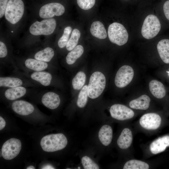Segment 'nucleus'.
Wrapping results in <instances>:
<instances>
[{"mask_svg": "<svg viewBox=\"0 0 169 169\" xmlns=\"http://www.w3.org/2000/svg\"><path fill=\"white\" fill-rule=\"evenodd\" d=\"M24 8L22 0H9L4 14L6 20L12 24L17 23L23 15Z\"/></svg>", "mask_w": 169, "mask_h": 169, "instance_id": "obj_3", "label": "nucleus"}, {"mask_svg": "<svg viewBox=\"0 0 169 169\" xmlns=\"http://www.w3.org/2000/svg\"><path fill=\"white\" fill-rule=\"evenodd\" d=\"M110 112L112 118L120 120L130 119L134 115V113L132 110L125 105L120 104H115L111 106Z\"/></svg>", "mask_w": 169, "mask_h": 169, "instance_id": "obj_10", "label": "nucleus"}, {"mask_svg": "<svg viewBox=\"0 0 169 169\" xmlns=\"http://www.w3.org/2000/svg\"><path fill=\"white\" fill-rule=\"evenodd\" d=\"M160 57L166 64H169V39H162L159 41L157 46Z\"/></svg>", "mask_w": 169, "mask_h": 169, "instance_id": "obj_19", "label": "nucleus"}, {"mask_svg": "<svg viewBox=\"0 0 169 169\" xmlns=\"http://www.w3.org/2000/svg\"><path fill=\"white\" fill-rule=\"evenodd\" d=\"M67 142V139L63 134H51L46 135L42 138L40 145L44 151L53 152L64 148Z\"/></svg>", "mask_w": 169, "mask_h": 169, "instance_id": "obj_1", "label": "nucleus"}, {"mask_svg": "<svg viewBox=\"0 0 169 169\" xmlns=\"http://www.w3.org/2000/svg\"><path fill=\"white\" fill-rule=\"evenodd\" d=\"M65 12V8L61 4L57 3H52L42 6L39 11L40 18L44 19L52 18L54 16H60Z\"/></svg>", "mask_w": 169, "mask_h": 169, "instance_id": "obj_9", "label": "nucleus"}, {"mask_svg": "<svg viewBox=\"0 0 169 169\" xmlns=\"http://www.w3.org/2000/svg\"><path fill=\"white\" fill-rule=\"evenodd\" d=\"M79 6L82 9L87 10L94 5L95 0H77Z\"/></svg>", "mask_w": 169, "mask_h": 169, "instance_id": "obj_33", "label": "nucleus"}, {"mask_svg": "<svg viewBox=\"0 0 169 169\" xmlns=\"http://www.w3.org/2000/svg\"><path fill=\"white\" fill-rule=\"evenodd\" d=\"M84 51L82 46H76L68 54L66 58L67 63L69 65L74 64L76 60L82 55Z\"/></svg>", "mask_w": 169, "mask_h": 169, "instance_id": "obj_25", "label": "nucleus"}, {"mask_svg": "<svg viewBox=\"0 0 169 169\" xmlns=\"http://www.w3.org/2000/svg\"><path fill=\"white\" fill-rule=\"evenodd\" d=\"M108 34L110 41L119 46L125 44L128 40V34L126 29L123 25L117 22L109 25Z\"/></svg>", "mask_w": 169, "mask_h": 169, "instance_id": "obj_4", "label": "nucleus"}, {"mask_svg": "<svg viewBox=\"0 0 169 169\" xmlns=\"http://www.w3.org/2000/svg\"><path fill=\"white\" fill-rule=\"evenodd\" d=\"M72 30V28L70 26H68L65 28L62 36L58 41V44L59 48H63L66 46Z\"/></svg>", "mask_w": 169, "mask_h": 169, "instance_id": "obj_31", "label": "nucleus"}, {"mask_svg": "<svg viewBox=\"0 0 169 169\" xmlns=\"http://www.w3.org/2000/svg\"><path fill=\"white\" fill-rule=\"evenodd\" d=\"M27 169H35L34 167L33 166H30L27 167Z\"/></svg>", "mask_w": 169, "mask_h": 169, "instance_id": "obj_39", "label": "nucleus"}, {"mask_svg": "<svg viewBox=\"0 0 169 169\" xmlns=\"http://www.w3.org/2000/svg\"><path fill=\"white\" fill-rule=\"evenodd\" d=\"M149 88L152 94L157 98L161 99L166 95V90L164 85L157 80H151L149 82Z\"/></svg>", "mask_w": 169, "mask_h": 169, "instance_id": "obj_16", "label": "nucleus"}, {"mask_svg": "<svg viewBox=\"0 0 169 169\" xmlns=\"http://www.w3.org/2000/svg\"><path fill=\"white\" fill-rule=\"evenodd\" d=\"M161 28L158 18L154 15H149L144 21L141 29L142 35L146 39H151L158 33Z\"/></svg>", "mask_w": 169, "mask_h": 169, "instance_id": "obj_5", "label": "nucleus"}, {"mask_svg": "<svg viewBox=\"0 0 169 169\" xmlns=\"http://www.w3.org/2000/svg\"><path fill=\"white\" fill-rule=\"evenodd\" d=\"M42 169H54L55 168L52 166L49 165H47L43 166Z\"/></svg>", "mask_w": 169, "mask_h": 169, "instance_id": "obj_38", "label": "nucleus"}, {"mask_svg": "<svg viewBox=\"0 0 169 169\" xmlns=\"http://www.w3.org/2000/svg\"><path fill=\"white\" fill-rule=\"evenodd\" d=\"M56 26V21L54 19L47 18L33 23L30 26L29 31L33 35H48L54 32Z\"/></svg>", "mask_w": 169, "mask_h": 169, "instance_id": "obj_6", "label": "nucleus"}, {"mask_svg": "<svg viewBox=\"0 0 169 169\" xmlns=\"http://www.w3.org/2000/svg\"><path fill=\"white\" fill-rule=\"evenodd\" d=\"M133 140L132 132L128 128H124L121 132L117 140V144L119 148L125 149L131 145Z\"/></svg>", "mask_w": 169, "mask_h": 169, "instance_id": "obj_15", "label": "nucleus"}, {"mask_svg": "<svg viewBox=\"0 0 169 169\" xmlns=\"http://www.w3.org/2000/svg\"><path fill=\"white\" fill-rule=\"evenodd\" d=\"M30 77L32 79L45 86L50 84L52 78L50 73L43 71H35L31 74Z\"/></svg>", "mask_w": 169, "mask_h": 169, "instance_id": "obj_20", "label": "nucleus"}, {"mask_svg": "<svg viewBox=\"0 0 169 169\" xmlns=\"http://www.w3.org/2000/svg\"><path fill=\"white\" fill-rule=\"evenodd\" d=\"M6 125V122L4 119L0 116V130L3 129Z\"/></svg>", "mask_w": 169, "mask_h": 169, "instance_id": "obj_37", "label": "nucleus"}, {"mask_svg": "<svg viewBox=\"0 0 169 169\" xmlns=\"http://www.w3.org/2000/svg\"><path fill=\"white\" fill-rule=\"evenodd\" d=\"M13 110L16 113L22 115H27L32 113L34 110L33 105L26 101L16 100L12 105Z\"/></svg>", "mask_w": 169, "mask_h": 169, "instance_id": "obj_12", "label": "nucleus"}, {"mask_svg": "<svg viewBox=\"0 0 169 169\" xmlns=\"http://www.w3.org/2000/svg\"><path fill=\"white\" fill-rule=\"evenodd\" d=\"M161 122L160 116L155 113L146 114L140 118L139 123L144 128L148 130H155L158 128Z\"/></svg>", "mask_w": 169, "mask_h": 169, "instance_id": "obj_11", "label": "nucleus"}, {"mask_svg": "<svg viewBox=\"0 0 169 169\" xmlns=\"http://www.w3.org/2000/svg\"><path fill=\"white\" fill-rule=\"evenodd\" d=\"M24 64L26 68L35 71H43L48 67V64L46 62L32 58L26 59Z\"/></svg>", "mask_w": 169, "mask_h": 169, "instance_id": "obj_23", "label": "nucleus"}, {"mask_svg": "<svg viewBox=\"0 0 169 169\" xmlns=\"http://www.w3.org/2000/svg\"><path fill=\"white\" fill-rule=\"evenodd\" d=\"M21 149L20 141L15 138H11L3 144L2 148V154L6 160H12L19 154Z\"/></svg>", "mask_w": 169, "mask_h": 169, "instance_id": "obj_7", "label": "nucleus"}, {"mask_svg": "<svg viewBox=\"0 0 169 169\" xmlns=\"http://www.w3.org/2000/svg\"><path fill=\"white\" fill-rule=\"evenodd\" d=\"M23 82L21 79L14 77H0V86L11 88L21 86Z\"/></svg>", "mask_w": 169, "mask_h": 169, "instance_id": "obj_26", "label": "nucleus"}, {"mask_svg": "<svg viewBox=\"0 0 169 169\" xmlns=\"http://www.w3.org/2000/svg\"><path fill=\"white\" fill-rule=\"evenodd\" d=\"M169 146V136H165L159 137L153 141L150 146L151 153L156 154L164 151L167 147Z\"/></svg>", "mask_w": 169, "mask_h": 169, "instance_id": "obj_14", "label": "nucleus"}, {"mask_svg": "<svg viewBox=\"0 0 169 169\" xmlns=\"http://www.w3.org/2000/svg\"><path fill=\"white\" fill-rule=\"evenodd\" d=\"M90 30L91 34L98 38L104 39L107 36L106 31L104 26L100 21L93 22L91 25Z\"/></svg>", "mask_w": 169, "mask_h": 169, "instance_id": "obj_22", "label": "nucleus"}, {"mask_svg": "<svg viewBox=\"0 0 169 169\" xmlns=\"http://www.w3.org/2000/svg\"><path fill=\"white\" fill-rule=\"evenodd\" d=\"M149 165L143 161L131 160L127 161L124 165V169H148Z\"/></svg>", "mask_w": 169, "mask_h": 169, "instance_id": "obj_27", "label": "nucleus"}, {"mask_svg": "<svg viewBox=\"0 0 169 169\" xmlns=\"http://www.w3.org/2000/svg\"><path fill=\"white\" fill-rule=\"evenodd\" d=\"M86 80V75L82 71L78 72L72 80V85L75 90H79L83 86Z\"/></svg>", "mask_w": 169, "mask_h": 169, "instance_id": "obj_29", "label": "nucleus"}, {"mask_svg": "<svg viewBox=\"0 0 169 169\" xmlns=\"http://www.w3.org/2000/svg\"><path fill=\"white\" fill-rule=\"evenodd\" d=\"M88 85H85L80 91L78 96L77 104L80 108L84 107L86 105L88 100Z\"/></svg>", "mask_w": 169, "mask_h": 169, "instance_id": "obj_30", "label": "nucleus"}, {"mask_svg": "<svg viewBox=\"0 0 169 169\" xmlns=\"http://www.w3.org/2000/svg\"><path fill=\"white\" fill-rule=\"evenodd\" d=\"M8 51L6 46L4 43L0 42V58H3L6 56Z\"/></svg>", "mask_w": 169, "mask_h": 169, "instance_id": "obj_35", "label": "nucleus"}, {"mask_svg": "<svg viewBox=\"0 0 169 169\" xmlns=\"http://www.w3.org/2000/svg\"><path fill=\"white\" fill-rule=\"evenodd\" d=\"M106 85V79L104 74L99 71L91 75L87 87L88 96L92 99L99 96L103 91Z\"/></svg>", "mask_w": 169, "mask_h": 169, "instance_id": "obj_2", "label": "nucleus"}, {"mask_svg": "<svg viewBox=\"0 0 169 169\" xmlns=\"http://www.w3.org/2000/svg\"><path fill=\"white\" fill-rule=\"evenodd\" d=\"M134 71L130 66L124 65L121 67L117 71L115 79V85L119 88L126 86L132 80Z\"/></svg>", "mask_w": 169, "mask_h": 169, "instance_id": "obj_8", "label": "nucleus"}, {"mask_svg": "<svg viewBox=\"0 0 169 169\" xmlns=\"http://www.w3.org/2000/svg\"><path fill=\"white\" fill-rule=\"evenodd\" d=\"M112 136V130L110 125H104L100 129L98 137L103 145L106 146H108L111 142Z\"/></svg>", "mask_w": 169, "mask_h": 169, "instance_id": "obj_17", "label": "nucleus"}, {"mask_svg": "<svg viewBox=\"0 0 169 169\" xmlns=\"http://www.w3.org/2000/svg\"><path fill=\"white\" fill-rule=\"evenodd\" d=\"M80 33L77 29H74L72 32L71 36L66 45L67 49L70 51L77 45L80 37Z\"/></svg>", "mask_w": 169, "mask_h": 169, "instance_id": "obj_28", "label": "nucleus"}, {"mask_svg": "<svg viewBox=\"0 0 169 169\" xmlns=\"http://www.w3.org/2000/svg\"><path fill=\"white\" fill-rule=\"evenodd\" d=\"M167 73H168V75H169V71H167Z\"/></svg>", "mask_w": 169, "mask_h": 169, "instance_id": "obj_40", "label": "nucleus"}, {"mask_svg": "<svg viewBox=\"0 0 169 169\" xmlns=\"http://www.w3.org/2000/svg\"><path fill=\"white\" fill-rule=\"evenodd\" d=\"M150 101L149 96L146 95H143L131 101L129 103V106L135 109L146 110L149 107Z\"/></svg>", "mask_w": 169, "mask_h": 169, "instance_id": "obj_18", "label": "nucleus"}, {"mask_svg": "<svg viewBox=\"0 0 169 169\" xmlns=\"http://www.w3.org/2000/svg\"><path fill=\"white\" fill-rule=\"evenodd\" d=\"M26 92V88L20 86L7 89L4 92V95L8 100H14L23 96Z\"/></svg>", "mask_w": 169, "mask_h": 169, "instance_id": "obj_21", "label": "nucleus"}, {"mask_svg": "<svg viewBox=\"0 0 169 169\" xmlns=\"http://www.w3.org/2000/svg\"><path fill=\"white\" fill-rule=\"evenodd\" d=\"M163 10L166 18L169 20V0L164 3L163 6Z\"/></svg>", "mask_w": 169, "mask_h": 169, "instance_id": "obj_36", "label": "nucleus"}, {"mask_svg": "<svg viewBox=\"0 0 169 169\" xmlns=\"http://www.w3.org/2000/svg\"><path fill=\"white\" fill-rule=\"evenodd\" d=\"M41 101L47 108L52 110L57 108L59 105L60 100L59 96L53 92H48L42 96Z\"/></svg>", "mask_w": 169, "mask_h": 169, "instance_id": "obj_13", "label": "nucleus"}, {"mask_svg": "<svg viewBox=\"0 0 169 169\" xmlns=\"http://www.w3.org/2000/svg\"><path fill=\"white\" fill-rule=\"evenodd\" d=\"M54 55V51L52 48L47 47L37 52L34 55L35 59L45 62H50Z\"/></svg>", "mask_w": 169, "mask_h": 169, "instance_id": "obj_24", "label": "nucleus"}, {"mask_svg": "<svg viewBox=\"0 0 169 169\" xmlns=\"http://www.w3.org/2000/svg\"><path fill=\"white\" fill-rule=\"evenodd\" d=\"M8 2V0H0V18H1L5 14Z\"/></svg>", "mask_w": 169, "mask_h": 169, "instance_id": "obj_34", "label": "nucleus"}, {"mask_svg": "<svg viewBox=\"0 0 169 169\" xmlns=\"http://www.w3.org/2000/svg\"><path fill=\"white\" fill-rule=\"evenodd\" d=\"M82 164L85 169H99L98 165L90 157L84 156L81 159Z\"/></svg>", "mask_w": 169, "mask_h": 169, "instance_id": "obj_32", "label": "nucleus"}]
</instances>
